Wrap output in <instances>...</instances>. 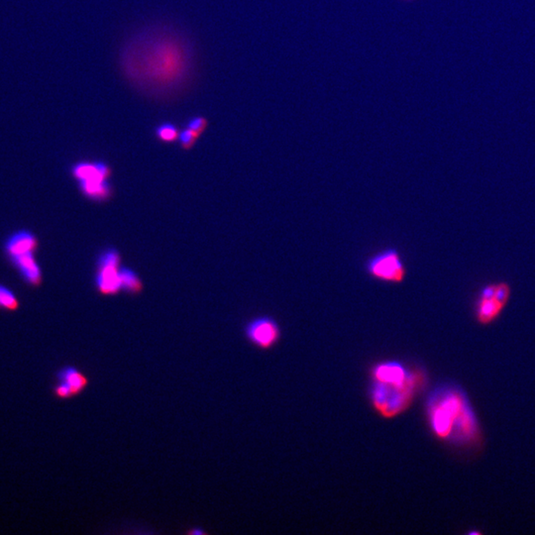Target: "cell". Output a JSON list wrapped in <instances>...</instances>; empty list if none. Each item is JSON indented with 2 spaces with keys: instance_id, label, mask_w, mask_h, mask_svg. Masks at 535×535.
Wrapping results in <instances>:
<instances>
[{
  "instance_id": "6da1fadb",
  "label": "cell",
  "mask_w": 535,
  "mask_h": 535,
  "mask_svg": "<svg viewBox=\"0 0 535 535\" xmlns=\"http://www.w3.org/2000/svg\"><path fill=\"white\" fill-rule=\"evenodd\" d=\"M193 45L169 27H149L128 39L119 64L128 82L145 97H177L194 75Z\"/></svg>"
},
{
  "instance_id": "7a4b0ae2",
  "label": "cell",
  "mask_w": 535,
  "mask_h": 535,
  "mask_svg": "<svg viewBox=\"0 0 535 535\" xmlns=\"http://www.w3.org/2000/svg\"><path fill=\"white\" fill-rule=\"evenodd\" d=\"M426 415L433 435L456 447L480 444L481 426L472 404L460 386H436L426 402Z\"/></svg>"
},
{
  "instance_id": "3957f363",
  "label": "cell",
  "mask_w": 535,
  "mask_h": 535,
  "mask_svg": "<svg viewBox=\"0 0 535 535\" xmlns=\"http://www.w3.org/2000/svg\"><path fill=\"white\" fill-rule=\"evenodd\" d=\"M426 374L422 369L413 367L406 378L388 383L371 381L369 388L373 409L384 418H395L409 409L413 401L426 385Z\"/></svg>"
},
{
  "instance_id": "277c9868",
  "label": "cell",
  "mask_w": 535,
  "mask_h": 535,
  "mask_svg": "<svg viewBox=\"0 0 535 535\" xmlns=\"http://www.w3.org/2000/svg\"><path fill=\"white\" fill-rule=\"evenodd\" d=\"M366 275L388 285H401L408 278V267L399 249L386 247L368 257L363 265Z\"/></svg>"
},
{
  "instance_id": "5b68a950",
  "label": "cell",
  "mask_w": 535,
  "mask_h": 535,
  "mask_svg": "<svg viewBox=\"0 0 535 535\" xmlns=\"http://www.w3.org/2000/svg\"><path fill=\"white\" fill-rule=\"evenodd\" d=\"M247 340L261 350L275 347L282 337L280 324L273 317L263 315L251 319L245 326Z\"/></svg>"
},
{
  "instance_id": "8992f818",
  "label": "cell",
  "mask_w": 535,
  "mask_h": 535,
  "mask_svg": "<svg viewBox=\"0 0 535 535\" xmlns=\"http://www.w3.org/2000/svg\"><path fill=\"white\" fill-rule=\"evenodd\" d=\"M496 283L487 285L482 290L479 301L476 308V317L483 326H488L500 317L507 303H503L495 297Z\"/></svg>"
},
{
  "instance_id": "52a82bcc",
  "label": "cell",
  "mask_w": 535,
  "mask_h": 535,
  "mask_svg": "<svg viewBox=\"0 0 535 535\" xmlns=\"http://www.w3.org/2000/svg\"><path fill=\"white\" fill-rule=\"evenodd\" d=\"M56 378L57 381L67 384L72 388L75 397L81 395L88 386L89 381L86 375L75 366H64L57 372Z\"/></svg>"
},
{
  "instance_id": "ba28073f",
  "label": "cell",
  "mask_w": 535,
  "mask_h": 535,
  "mask_svg": "<svg viewBox=\"0 0 535 535\" xmlns=\"http://www.w3.org/2000/svg\"><path fill=\"white\" fill-rule=\"evenodd\" d=\"M36 247V238L29 231H18L11 235L6 242V252L10 258L21 254L32 252Z\"/></svg>"
},
{
  "instance_id": "9c48e42d",
  "label": "cell",
  "mask_w": 535,
  "mask_h": 535,
  "mask_svg": "<svg viewBox=\"0 0 535 535\" xmlns=\"http://www.w3.org/2000/svg\"><path fill=\"white\" fill-rule=\"evenodd\" d=\"M19 270L23 278L30 283H38L41 280V270L34 258L33 253L21 254L11 258Z\"/></svg>"
},
{
  "instance_id": "30bf717a",
  "label": "cell",
  "mask_w": 535,
  "mask_h": 535,
  "mask_svg": "<svg viewBox=\"0 0 535 535\" xmlns=\"http://www.w3.org/2000/svg\"><path fill=\"white\" fill-rule=\"evenodd\" d=\"M97 283L98 289L104 294H116L119 290L122 289L121 285L120 274L118 268L104 267L100 268L97 274Z\"/></svg>"
},
{
  "instance_id": "8fae6325",
  "label": "cell",
  "mask_w": 535,
  "mask_h": 535,
  "mask_svg": "<svg viewBox=\"0 0 535 535\" xmlns=\"http://www.w3.org/2000/svg\"><path fill=\"white\" fill-rule=\"evenodd\" d=\"M82 191L93 200H104L111 193V187L106 178H95L81 180Z\"/></svg>"
},
{
  "instance_id": "7c38bea8",
  "label": "cell",
  "mask_w": 535,
  "mask_h": 535,
  "mask_svg": "<svg viewBox=\"0 0 535 535\" xmlns=\"http://www.w3.org/2000/svg\"><path fill=\"white\" fill-rule=\"evenodd\" d=\"M109 173V167L104 163H81L74 168L75 177L79 180L95 178H107Z\"/></svg>"
},
{
  "instance_id": "4fadbf2b",
  "label": "cell",
  "mask_w": 535,
  "mask_h": 535,
  "mask_svg": "<svg viewBox=\"0 0 535 535\" xmlns=\"http://www.w3.org/2000/svg\"><path fill=\"white\" fill-rule=\"evenodd\" d=\"M122 289L129 292H138L140 289V280L133 271L127 268L119 270Z\"/></svg>"
},
{
  "instance_id": "5bb4252c",
  "label": "cell",
  "mask_w": 535,
  "mask_h": 535,
  "mask_svg": "<svg viewBox=\"0 0 535 535\" xmlns=\"http://www.w3.org/2000/svg\"><path fill=\"white\" fill-rule=\"evenodd\" d=\"M155 134L159 140L167 142V143L178 140V136H180L177 126L171 122H164L160 124L156 128Z\"/></svg>"
},
{
  "instance_id": "9a60e30c",
  "label": "cell",
  "mask_w": 535,
  "mask_h": 535,
  "mask_svg": "<svg viewBox=\"0 0 535 535\" xmlns=\"http://www.w3.org/2000/svg\"><path fill=\"white\" fill-rule=\"evenodd\" d=\"M18 306L19 303H18L15 294L8 288L0 285V306L12 312V310H17Z\"/></svg>"
},
{
  "instance_id": "2e32d148",
  "label": "cell",
  "mask_w": 535,
  "mask_h": 535,
  "mask_svg": "<svg viewBox=\"0 0 535 535\" xmlns=\"http://www.w3.org/2000/svg\"><path fill=\"white\" fill-rule=\"evenodd\" d=\"M53 395L55 397L62 401H66V400H71L75 397L74 393H73L72 388L64 383V382L57 381L56 385L53 386Z\"/></svg>"
},
{
  "instance_id": "e0dca14e",
  "label": "cell",
  "mask_w": 535,
  "mask_h": 535,
  "mask_svg": "<svg viewBox=\"0 0 535 535\" xmlns=\"http://www.w3.org/2000/svg\"><path fill=\"white\" fill-rule=\"evenodd\" d=\"M100 268L104 267H114L118 268L119 265V255L115 250H107L105 251L100 258V262H98Z\"/></svg>"
},
{
  "instance_id": "ac0fdd59",
  "label": "cell",
  "mask_w": 535,
  "mask_h": 535,
  "mask_svg": "<svg viewBox=\"0 0 535 535\" xmlns=\"http://www.w3.org/2000/svg\"><path fill=\"white\" fill-rule=\"evenodd\" d=\"M198 136H200V134L196 133V132L193 131L189 128H187V129H184L180 132L178 140H180L182 148L189 149L193 147Z\"/></svg>"
},
{
  "instance_id": "d6986e66",
  "label": "cell",
  "mask_w": 535,
  "mask_h": 535,
  "mask_svg": "<svg viewBox=\"0 0 535 535\" xmlns=\"http://www.w3.org/2000/svg\"><path fill=\"white\" fill-rule=\"evenodd\" d=\"M207 124V119L203 118V116H194V118L187 121V128L198 134H201L205 131Z\"/></svg>"
},
{
  "instance_id": "ffe728a7",
  "label": "cell",
  "mask_w": 535,
  "mask_h": 535,
  "mask_svg": "<svg viewBox=\"0 0 535 535\" xmlns=\"http://www.w3.org/2000/svg\"><path fill=\"white\" fill-rule=\"evenodd\" d=\"M402 1H404V2H411V1H415V0H402Z\"/></svg>"
}]
</instances>
